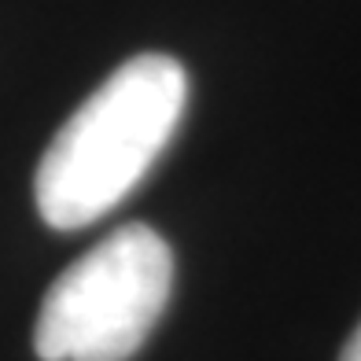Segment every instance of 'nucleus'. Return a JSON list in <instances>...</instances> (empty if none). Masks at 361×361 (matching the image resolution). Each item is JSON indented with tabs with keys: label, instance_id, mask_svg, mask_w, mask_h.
<instances>
[{
	"label": "nucleus",
	"instance_id": "nucleus-1",
	"mask_svg": "<svg viewBox=\"0 0 361 361\" xmlns=\"http://www.w3.org/2000/svg\"><path fill=\"white\" fill-rule=\"evenodd\" d=\"M188 104V74L166 52H140L100 81L59 126L34 173L37 214L59 228L107 218L173 140Z\"/></svg>",
	"mask_w": 361,
	"mask_h": 361
},
{
	"label": "nucleus",
	"instance_id": "nucleus-2",
	"mask_svg": "<svg viewBox=\"0 0 361 361\" xmlns=\"http://www.w3.org/2000/svg\"><path fill=\"white\" fill-rule=\"evenodd\" d=\"M173 288V251L152 225H122L67 266L37 310L41 361H129Z\"/></svg>",
	"mask_w": 361,
	"mask_h": 361
},
{
	"label": "nucleus",
	"instance_id": "nucleus-3",
	"mask_svg": "<svg viewBox=\"0 0 361 361\" xmlns=\"http://www.w3.org/2000/svg\"><path fill=\"white\" fill-rule=\"evenodd\" d=\"M339 361H361V321H357V328L350 332V339H347V347H343Z\"/></svg>",
	"mask_w": 361,
	"mask_h": 361
}]
</instances>
